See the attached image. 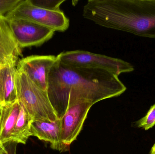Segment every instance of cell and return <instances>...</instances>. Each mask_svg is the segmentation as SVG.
Returning <instances> with one entry per match:
<instances>
[{
    "label": "cell",
    "mask_w": 155,
    "mask_h": 154,
    "mask_svg": "<svg viewBox=\"0 0 155 154\" xmlns=\"http://www.w3.org/2000/svg\"><path fill=\"white\" fill-rule=\"evenodd\" d=\"M15 81L18 101L27 110L33 121L52 122L59 118L47 91L35 85L21 71L17 70Z\"/></svg>",
    "instance_id": "3"
},
{
    "label": "cell",
    "mask_w": 155,
    "mask_h": 154,
    "mask_svg": "<svg viewBox=\"0 0 155 154\" xmlns=\"http://www.w3.org/2000/svg\"><path fill=\"white\" fill-rule=\"evenodd\" d=\"M36 6L51 11H61L60 6L65 0H31Z\"/></svg>",
    "instance_id": "15"
},
{
    "label": "cell",
    "mask_w": 155,
    "mask_h": 154,
    "mask_svg": "<svg viewBox=\"0 0 155 154\" xmlns=\"http://www.w3.org/2000/svg\"><path fill=\"white\" fill-rule=\"evenodd\" d=\"M22 0H0V14L5 15L15 8Z\"/></svg>",
    "instance_id": "16"
},
{
    "label": "cell",
    "mask_w": 155,
    "mask_h": 154,
    "mask_svg": "<svg viewBox=\"0 0 155 154\" xmlns=\"http://www.w3.org/2000/svg\"><path fill=\"white\" fill-rule=\"evenodd\" d=\"M5 15L8 19L28 20L54 32L65 31L70 26V20L63 12L39 7L34 4L31 0H22L15 9Z\"/></svg>",
    "instance_id": "5"
},
{
    "label": "cell",
    "mask_w": 155,
    "mask_h": 154,
    "mask_svg": "<svg viewBox=\"0 0 155 154\" xmlns=\"http://www.w3.org/2000/svg\"><path fill=\"white\" fill-rule=\"evenodd\" d=\"M15 59L0 63V110L18 101L15 86L17 72Z\"/></svg>",
    "instance_id": "9"
},
{
    "label": "cell",
    "mask_w": 155,
    "mask_h": 154,
    "mask_svg": "<svg viewBox=\"0 0 155 154\" xmlns=\"http://www.w3.org/2000/svg\"><path fill=\"white\" fill-rule=\"evenodd\" d=\"M83 16L102 27L155 38V0H89Z\"/></svg>",
    "instance_id": "2"
},
{
    "label": "cell",
    "mask_w": 155,
    "mask_h": 154,
    "mask_svg": "<svg viewBox=\"0 0 155 154\" xmlns=\"http://www.w3.org/2000/svg\"><path fill=\"white\" fill-rule=\"evenodd\" d=\"M61 124L60 118L55 121L47 120L35 121L31 125V136L36 137L39 140L49 142L54 150L67 151L61 140Z\"/></svg>",
    "instance_id": "10"
},
{
    "label": "cell",
    "mask_w": 155,
    "mask_h": 154,
    "mask_svg": "<svg viewBox=\"0 0 155 154\" xmlns=\"http://www.w3.org/2000/svg\"><path fill=\"white\" fill-rule=\"evenodd\" d=\"M57 57L60 61L67 65L104 70L117 76L134 70L131 63L123 60L86 51L63 52Z\"/></svg>",
    "instance_id": "4"
},
{
    "label": "cell",
    "mask_w": 155,
    "mask_h": 154,
    "mask_svg": "<svg viewBox=\"0 0 155 154\" xmlns=\"http://www.w3.org/2000/svg\"><path fill=\"white\" fill-rule=\"evenodd\" d=\"M93 104L83 103L70 107L60 118L61 124V140L68 147L77 138Z\"/></svg>",
    "instance_id": "8"
},
{
    "label": "cell",
    "mask_w": 155,
    "mask_h": 154,
    "mask_svg": "<svg viewBox=\"0 0 155 154\" xmlns=\"http://www.w3.org/2000/svg\"><path fill=\"white\" fill-rule=\"evenodd\" d=\"M54 55H32L19 60L17 70L24 72L35 85L47 91L49 73L57 60Z\"/></svg>",
    "instance_id": "7"
},
{
    "label": "cell",
    "mask_w": 155,
    "mask_h": 154,
    "mask_svg": "<svg viewBox=\"0 0 155 154\" xmlns=\"http://www.w3.org/2000/svg\"><path fill=\"white\" fill-rule=\"evenodd\" d=\"M18 143L14 141H11L4 144L6 152L3 154H16V148Z\"/></svg>",
    "instance_id": "17"
},
{
    "label": "cell",
    "mask_w": 155,
    "mask_h": 154,
    "mask_svg": "<svg viewBox=\"0 0 155 154\" xmlns=\"http://www.w3.org/2000/svg\"><path fill=\"white\" fill-rule=\"evenodd\" d=\"M6 152V149L4 145L1 142L0 139V154H3Z\"/></svg>",
    "instance_id": "18"
},
{
    "label": "cell",
    "mask_w": 155,
    "mask_h": 154,
    "mask_svg": "<svg viewBox=\"0 0 155 154\" xmlns=\"http://www.w3.org/2000/svg\"><path fill=\"white\" fill-rule=\"evenodd\" d=\"M137 125L146 131L152 128L155 125V104L151 107L145 116L138 120Z\"/></svg>",
    "instance_id": "14"
},
{
    "label": "cell",
    "mask_w": 155,
    "mask_h": 154,
    "mask_svg": "<svg viewBox=\"0 0 155 154\" xmlns=\"http://www.w3.org/2000/svg\"><path fill=\"white\" fill-rule=\"evenodd\" d=\"M21 55L10 26L9 20L5 15L0 14V63L11 59L16 60Z\"/></svg>",
    "instance_id": "11"
},
{
    "label": "cell",
    "mask_w": 155,
    "mask_h": 154,
    "mask_svg": "<svg viewBox=\"0 0 155 154\" xmlns=\"http://www.w3.org/2000/svg\"><path fill=\"white\" fill-rule=\"evenodd\" d=\"M126 90L118 76L114 73L67 65L57 58L49 73L47 92L60 118L70 107L83 103L94 105L118 96Z\"/></svg>",
    "instance_id": "1"
},
{
    "label": "cell",
    "mask_w": 155,
    "mask_h": 154,
    "mask_svg": "<svg viewBox=\"0 0 155 154\" xmlns=\"http://www.w3.org/2000/svg\"></svg>",
    "instance_id": "21"
},
{
    "label": "cell",
    "mask_w": 155,
    "mask_h": 154,
    "mask_svg": "<svg viewBox=\"0 0 155 154\" xmlns=\"http://www.w3.org/2000/svg\"><path fill=\"white\" fill-rule=\"evenodd\" d=\"M20 112L18 101L2 109L0 120V139L3 144L12 141L13 134Z\"/></svg>",
    "instance_id": "12"
},
{
    "label": "cell",
    "mask_w": 155,
    "mask_h": 154,
    "mask_svg": "<svg viewBox=\"0 0 155 154\" xmlns=\"http://www.w3.org/2000/svg\"><path fill=\"white\" fill-rule=\"evenodd\" d=\"M19 103L20 112L13 134L12 141L17 143L25 144L28 138L31 136V125L33 121L22 104L20 102Z\"/></svg>",
    "instance_id": "13"
},
{
    "label": "cell",
    "mask_w": 155,
    "mask_h": 154,
    "mask_svg": "<svg viewBox=\"0 0 155 154\" xmlns=\"http://www.w3.org/2000/svg\"><path fill=\"white\" fill-rule=\"evenodd\" d=\"M8 20L15 38L21 49L41 46L51 39L55 32L45 26L28 20Z\"/></svg>",
    "instance_id": "6"
},
{
    "label": "cell",
    "mask_w": 155,
    "mask_h": 154,
    "mask_svg": "<svg viewBox=\"0 0 155 154\" xmlns=\"http://www.w3.org/2000/svg\"><path fill=\"white\" fill-rule=\"evenodd\" d=\"M149 154H155V143L151 148Z\"/></svg>",
    "instance_id": "19"
},
{
    "label": "cell",
    "mask_w": 155,
    "mask_h": 154,
    "mask_svg": "<svg viewBox=\"0 0 155 154\" xmlns=\"http://www.w3.org/2000/svg\"><path fill=\"white\" fill-rule=\"evenodd\" d=\"M2 110H0V120H1V116H2Z\"/></svg>",
    "instance_id": "20"
}]
</instances>
